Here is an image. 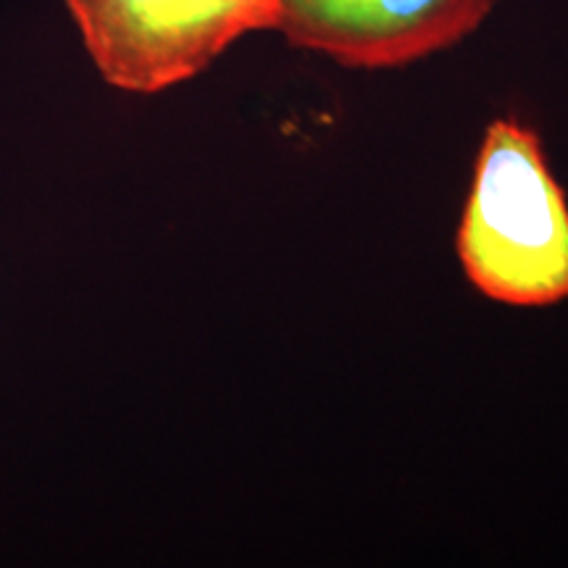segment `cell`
<instances>
[{
  "mask_svg": "<svg viewBox=\"0 0 568 568\" xmlns=\"http://www.w3.org/2000/svg\"><path fill=\"white\" fill-rule=\"evenodd\" d=\"M456 247L489 301L542 308L568 297V201L539 134L518 119L487 126Z\"/></svg>",
  "mask_w": 568,
  "mask_h": 568,
  "instance_id": "obj_1",
  "label": "cell"
},
{
  "mask_svg": "<svg viewBox=\"0 0 568 568\" xmlns=\"http://www.w3.org/2000/svg\"><path fill=\"white\" fill-rule=\"evenodd\" d=\"M113 88L169 90L211 67L232 42L280 27V0H63Z\"/></svg>",
  "mask_w": 568,
  "mask_h": 568,
  "instance_id": "obj_2",
  "label": "cell"
},
{
  "mask_svg": "<svg viewBox=\"0 0 568 568\" xmlns=\"http://www.w3.org/2000/svg\"><path fill=\"white\" fill-rule=\"evenodd\" d=\"M497 0H280V30L347 69H395L458 45Z\"/></svg>",
  "mask_w": 568,
  "mask_h": 568,
  "instance_id": "obj_3",
  "label": "cell"
}]
</instances>
